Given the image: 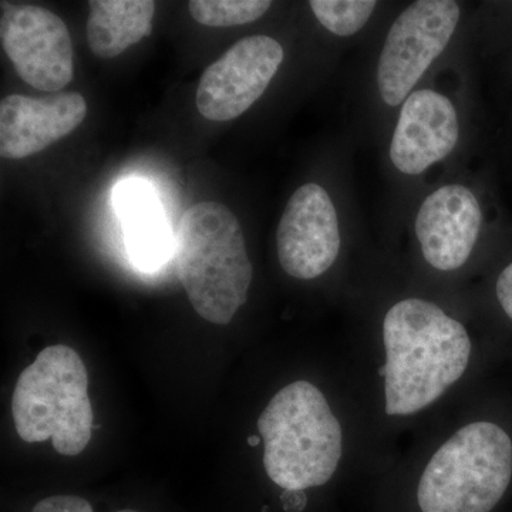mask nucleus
I'll return each instance as SVG.
<instances>
[{
    "label": "nucleus",
    "mask_w": 512,
    "mask_h": 512,
    "mask_svg": "<svg viewBox=\"0 0 512 512\" xmlns=\"http://www.w3.org/2000/svg\"><path fill=\"white\" fill-rule=\"evenodd\" d=\"M386 414L410 416L437 402L466 373V328L434 303L406 299L383 320Z\"/></svg>",
    "instance_id": "f257e3e1"
},
{
    "label": "nucleus",
    "mask_w": 512,
    "mask_h": 512,
    "mask_svg": "<svg viewBox=\"0 0 512 512\" xmlns=\"http://www.w3.org/2000/svg\"><path fill=\"white\" fill-rule=\"evenodd\" d=\"M175 254L192 308L214 325H228L247 302L254 275L244 231L234 212L210 201L185 211Z\"/></svg>",
    "instance_id": "f03ea898"
},
{
    "label": "nucleus",
    "mask_w": 512,
    "mask_h": 512,
    "mask_svg": "<svg viewBox=\"0 0 512 512\" xmlns=\"http://www.w3.org/2000/svg\"><path fill=\"white\" fill-rule=\"evenodd\" d=\"M266 474L284 490L320 487L338 470L342 427L328 400L309 382L275 394L258 419Z\"/></svg>",
    "instance_id": "7ed1b4c3"
},
{
    "label": "nucleus",
    "mask_w": 512,
    "mask_h": 512,
    "mask_svg": "<svg viewBox=\"0 0 512 512\" xmlns=\"http://www.w3.org/2000/svg\"><path fill=\"white\" fill-rule=\"evenodd\" d=\"M89 377L82 357L66 345L49 346L23 370L12 399L16 431L26 443L52 439L62 456H79L93 431Z\"/></svg>",
    "instance_id": "20e7f679"
},
{
    "label": "nucleus",
    "mask_w": 512,
    "mask_h": 512,
    "mask_svg": "<svg viewBox=\"0 0 512 512\" xmlns=\"http://www.w3.org/2000/svg\"><path fill=\"white\" fill-rule=\"evenodd\" d=\"M512 477V441L488 421L467 424L436 451L417 488L423 512H490Z\"/></svg>",
    "instance_id": "39448f33"
},
{
    "label": "nucleus",
    "mask_w": 512,
    "mask_h": 512,
    "mask_svg": "<svg viewBox=\"0 0 512 512\" xmlns=\"http://www.w3.org/2000/svg\"><path fill=\"white\" fill-rule=\"evenodd\" d=\"M458 20L460 6L453 0H420L396 19L377 66V87L387 106H400L410 96L446 49Z\"/></svg>",
    "instance_id": "423d86ee"
},
{
    "label": "nucleus",
    "mask_w": 512,
    "mask_h": 512,
    "mask_svg": "<svg viewBox=\"0 0 512 512\" xmlns=\"http://www.w3.org/2000/svg\"><path fill=\"white\" fill-rule=\"evenodd\" d=\"M0 40L15 72L29 86L56 93L72 82V37L52 10L3 2Z\"/></svg>",
    "instance_id": "0eeeda50"
},
{
    "label": "nucleus",
    "mask_w": 512,
    "mask_h": 512,
    "mask_svg": "<svg viewBox=\"0 0 512 512\" xmlns=\"http://www.w3.org/2000/svg\"><path fill=\"white\" fill-rule=\"evenodd\" d=\"M284 62V49L268 36H249L210 64L198 84L197 109L211 121L237 119L268 89Z\"/></svg>",
    "instance_id": "6e6552de"
},
{
    "label": "nucleus",
    "mask_w": 512,
    "mask_h": 512,
    "mask_svg": "<svg viewBox=\"0 0 512 512\" xmlns=\"http://www.w3.org/2000/svg\"><path fill=\"white\" fill-rule=\"evenodd\" d=\"M279 262L295 279L318 278L340 251L338 214L325 188L306 184L286 204L276 232Z\"/></svg>",
    "instance_id": "1a4fd4ad"
},
{
    "label": "nucleus",
    "mask_w": 512,
    "mask_h": 512,
    "mask_svg": "<svg viewBox=\"0 0 512 512\" xmlns=\"http://www.w3.org/2000/svg\"><path fill=\"white\" fill-rule=\"evenodd\" d=\"M87 116L77 92L50 97L12 96L0 101V156L9 160L35 156L73 133Z\"/></svg>",
    "instance_id": "9d476101"
},
{
    "label": "nucleus",
    "mask_w": 512,
    "mask_h": 512,
    "mask_svg": "<svg viewBox=\"0 0 512 512\" xmlns=\"http://www.w3.org/2000/svg\"><path fill=\"white\" fill-rule=\"evenodd\" d=\"M483 212L476 195L463 185H446L424 200L416 234L424 259L439 271L461 268L476 247Z\"/></svg>",
    "instance_id": "9b49d317"
},
{
    "label": "nucleus",
    "mask_w": 512,
    "mask_h": 512,
    "mask_svg": "<svg viewBox=\"0 0 512 512\" xmlns=\"http://www.w3.org/2000/svg\"><path fill=\"white\" fill-rule=\"evenodd\" d=\"M460 127L453 103L423 89L404 101L394 130L390 158L400 173L419 175L446 158L457 146Z\"/></svg>",
    "instance_id": "f8f14e48"
},
{
    "label": "nucleus",
    "mask_w": 512,
    "mask_h": 512,
    "mask_svg": "<svg viewBox=\"0 0 512 512\" xmlns=\"http://www.w3.org/2000/svg\"><path fill=\"white\" fill-rule=\"evenodd\" d=\"M114 202L134 262L144 269L163 264L171 252V234L151 188L141 181H124L114 191Z\"/></svg>",
    "instance_id": "ddd939ff"
},
{
    "label": "nucleus",
    "mask_w": 512,
    "mask_h": 512,
    "mask_svg": "<svg viewBox=\"0 0 512 512\" xmlns=\"http://www.w3.org/2000/svg\"><path fill=\"white\" fill-rule=\"evenodd\" d=\"M86 36L101 59L126 52L153 32L156 3L151 0H90Z\"/></svg>",
    "instance_id": "4468645a"
},
{
    "label": "nucleus",
    "mask_w": 512,
    "mask_h": 512,
    "mask_svg": "<svg viewBox=\"0 0 512 512\" xmlns=\"http://www.w3.org/2000/svg\"><path fill=\"white\" fill-rule=\"evenodd\" d=\"M268 0H191L188 9L194 20L210 28L248 25L271 8Z\"/></svg>",
    "instance_id": "2eb2a0df"
},
{
    "label": "nucleus",
    "mask_w": 512,
    "mask_h": 512,
    "mask_svg": "<svg viewBox=\"0 0 512 512\" xmlns=\"http://www.w3.org/2000/svg\"><path fill=\"white\" fill-rule=\"evenodd\" d=\"M316 19L333 35L352 36L366 25L376 2L372 0H312L309 2Z\"/></svg>",
    "instance_id": "dca6fc26"
},
{
    "label": "nucleus",
    "mask_w": 512,
    "mask_h": 512,
    "mask_svg": "<svg viewBox=\"0 0 512 512\" xmlns=\"http://www.w3.org/2000/svg\"><path fill=\"white\" fill-rule=\"evenodd\" d=\"M32 512H93L89 501L76 495H53L39 501ZM117 512H137L134 510H121Z\"/></svg>",
    "instance_id": "f3484780"
},
{
    "label": "nucleus",
    "mask_w": 512,
    "mask_h": 512,
    "mask_svg": "<svg viewBox=\"0 0 512 512\" xmlns=\"http://www.w3.org/2000/svg\"><path fill=\"white\" fill-rule=\"evenodd\" d=\"M497 298L508 318L512 319V264L508 265L498 278Z\"/></svg>",
    "instance_id": "a211bd4d"
},
{
    "label": "nucleus",
    "mask_w": 512,
    "mask_h": 512,
    "mask_svg": "<svg viewBox=\"0 0 512 512\" xmlns=\"http://www.w3.org/2000/svg\"><path fill=\"white\" fill-rule=\"evenodd\" d=\"M282 504L285 511L299 512L306 507L305 491L301 490H285L282 494Z\"/></svg>",
    "instance_id": "6ab92c4d"
},
{
    "label": "nucleus",
    "mask_w": 512,
    "mask_h": 512,
    "mask_svg": "<svg viewBox=\"0 0 512 512\" xmlns=\"http://www.w3.org/2000/svg\"><path fill=\"white\" fill-rule=\"evenodd\" d=\"M259 443H261V439H259L258 436H251L248 439L249 446L255 447L258 446Z\"/></svg>",
    "instance_id": "aec40b11"
}]
</instances>
